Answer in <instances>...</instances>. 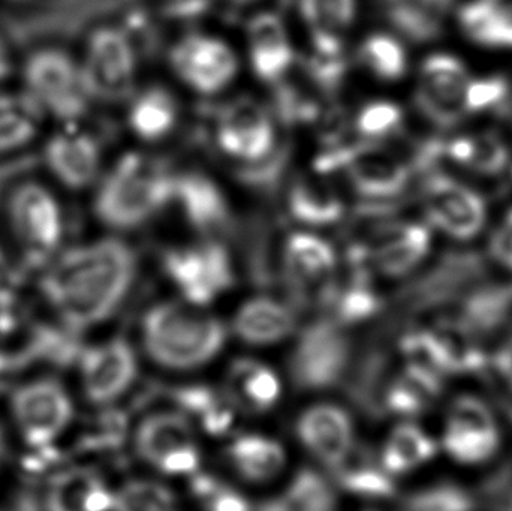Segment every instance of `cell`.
I'll return each instance as SVG.
<instances>
[{
	"mask_svg": "<svg viewBox=\"0 0 512 511\" xmlns=\"http://www.w3.org/2000/svg\"><path fill=\"white\" fill-rule=\"evenodd\" d=\"M405 2L429 9V11L436 12V14L442 15V17H447L456 8L459 0H405Z\"/></svg>",
	"mask_w": 512,
	"mask_h": 511,
	"instance_id": "9f6ffc18",
	"label": "cell"
},
{
	"mask_svg": "<svg viewBox=\"0 0 512 511\" xmlns=\"http://www.w3.org/2000/svg\"><path fill=\"white\" fill-rule=\"evenodd\" d=\"M354 359V345L343 327L325 317L298 336L289 356V377L301 392H324L339 386Z\"/></svg>",
	"mask_w": 512,
	"mask_h": 511,
	"instance_id": "8992f818",
	"label": "cell"
},
{
	"mask_svg": "<svg viewBox=\"0 0 512 511\" xmlns=\"http://www.w3.org/2000/svg\"><path fill=\"white\" fill-rule=\"evenodd\" d=\"M173 200L195 230L210 233L224 227L230 219L227 197L206 174L191 171L176 176Z\"/></svg>",
	"mask_w": 512,
	"mask_h": 511,
	"instance_id": "83f0119b",
	"label": "cell"
},
{
	"mask_svg": "<svg viewBox=\"0 0 512 511\" xmlns=\"http://www.w3.org/2000/svg\"><path fill=\"white\" fill-rule=\"evenodd\" d=\"M282 272L295 311L312 305L325 309L337 287L336 249L318 234L298 231L283 245Z\"/></svg>",
	"mask_w": 512,
	"mask_h": 511,
	"instance_id": "ba28073f",
	"label": "cell"
},
{
	"mask_svg": "<svg viewBox=\"0 0 512 511\" xmlns=\"http://www.w3.org/2000/svg\"><path fill=\"white\" fill-rule=\"evenodd\" d=\"M20 90L38 108L45 122L81 123L93 99L80 60L60 45L33 48L17 66Z\"/></svg>",
	"mask_w": 512,
	"mask_h": 511,
	"instance_id": "5b68a950",
	"label": "cell"
},
{
	"mask_svg": "<svg viewBox=\"0 0 512 511\" xmlns=\"http://www.w3.org/2000/svg\"><path fill=\"white\" fill-rule=\"evenodd\" d=\"M24 284V267L11 249L0 243V311L11 309Z\"/></svg>",
	"mask_w": 512,
	"mask_h": 511,
	"instance_id": "f907efd6",
	"label": "cell"
},
{
	"mask_svg": "<svg viewBox=\"0 0 512 511\" xmlns=\"http://www.w3.org/2000/svg\"><path fill=\"white\" fill-rule=\"evenodd\" d=\"M385 17L394 30L408 41L424 44L441 38L445 17L405 0H382Z\"/></svg>",
	"mask_w": 512,
	"mask_h": 511,
	"instance_id": "60d3db41",
	"label": "cell"
},
{
	"mask_svg": "<svg viewBox=\"0 0 512 511\" xmlns=\"http://www.w3.org/2000/svg\"><path fill=\"white\" fill-rule=\"evenodd\" d=\"M475 141L474 137L453 138V140L445 141V158L456 164L463 165L468 168L471 164L472 156H474Z\"/></svg>",
	"mask_w": 512,
	"mask_h": 511,
	"instance_id": "db71d44e",
	"label": "cell"
},
{
	"mask_svg": "<svg viewBox=\"0 0 512 511\" xmlns=\"http://www.w3.org/2000/svg\"><path fill=\"white\" fill-rule=\"evenodd\" d=\"M490 255L496 263L512 270V209L492 234L489 245Z\"/></svg>",
	"mask_w": 512,
	"mask_h": 511,
	"instance_id": "f5cc1de1",
	"label": "cell"
},
{
	"mask_svg": "<svg viewBox=\"0 0 512 511\" xmlns=\"http://www.w3.org/2000/svg\"><path fill=\"white\" fill-rule=\"evenodd\" d=\"M222 392L234 410L255 416L267 413L277 404L280 381L264 363L242 357L231 363Z\"/></svg>",
	"mask_w": 512,
	"mask_h": 511,
	"instance_id": "484cf974",
	"label": "cell"
},
{
	"mask_svg": "<svg viewBox=\"0 0 512 511\" xmlns=\"http://www.w3.org/2000/svg\"><path fill=\"white\" fill-rule=\"evenodd\" d=\"M164 269L185 302L200 308L215 302L234 284L230 254L216 242L170 249Z\"/></svg>",
	"mask_w": 512,
	"mask_h": 511,
	"instance_id": "30bf717a",
	"label": "cell"
},
{
	"mask_svg": "<svg viewBox=\"0 0 512 511\" xmlns=\"http://www.w3.org/2000/svg\"><path fill=\"white\" fill-rule=\"evenodd\" d=\"M327 176L321 171L300 174L289 185V215L304 227H331L345 215V201Z\"/></svg>",
	"mask_w": 512,
	"mask_h": 511,
	"instance_id": "d4e9b609",
	"label": "cell"
},
{
	"mask_svg": "<svg viewBox=\"0 0 512 511\" xmlns=\"http://www.w3.org/2000/svg\"><path fill=\"white\" fill-rule=\"evenodd\" d=\"M80 359L84 393L92 404L117 401L137 380V354L123 336L89 348Z\"/></svg>",
	"mask_w": 512,
	"mask_h": 511,
	"instance_id": "ffe728a7",
	"label": "cell"
},
{
	"mask_svg": "<svg viewBox=\"0 0 512 511\" xmlns=\"http://www.w3.org/2000/svg\"><path fill=\"white\" fill-rule=\"evenodd\" d=\"M279 498L285 511H337L333 483L312 468L298 471Z\"/></svg>",
	"mask_w": 512,
	"mask_h": 511,
	"instance_id": "b9f144b4",
	"label": "cell"
},
{
	"mask_svg": "<svg viewBox=\"0 0 512 511\" xmlns=\"http://www.w3.org/2000/svg\"><path fill=\"white\" fill-rule=\"evenodd\" d=\"M39 290L68 329L108 320L134 285L137 260L117 237L66 245L39 270Z\"/></svg>",
	"mask_w": 512,
	"mask_h": 511,
	"instance_id": "6da1fadb",
	"label": "cell"
},
{
	"mask_svg": "<svg viewBox=\"0 0 512 511\" xmlns=\"http://www.w3.org/2000/svg\"><path fill=\"white\" fill-rule=\"evenodd\" d=\"M512 311L511 285H481L469 291L459 323L472 335L489 333L507 321Z\"/></svg>",
	"mask_w": 512,
	"mask_h": 511,
	"instance_id": "8d00e7d4",
	"label": "cell"
},
{
	"mask_svg": "<svg viewBox=\"0 0 512 511\" xmlns=\"http://www.w3.org/2000/svg\"><path fill=\"white\" fill-rule=\"evenodd\" d=\"M390 357L378 344H370L352 359L343 380L346 398L363 416L381 419L384 398L390 384Z\"/></svg>",
	"mask_w": 512,
	"mask_h": 511,
	"instance_id": "cb8c5ba5",
	"label": "cell"
},
{
	"mask_svg": "<svg viewBox=\"0 0 512 511\" xmlns=\"http://www.w3.org/2000/svg\"><path fill=\"white\" fill-rule=\"evenodd\" d=\"M114 511H179L170 489L152 480H131L114 495Z\"/></svg>",
	"mask_w": 512,
	"mask_h": 511,
	"instance_id": "ee69618b",
	"label": "cell"
},
{
	"mask_svg": "<svg viewBox=\"0 0 512 511\" xmlns=\"http://www.w3.org/2000/svg\"><path fill=\"white\" fill-rule=\"evenodd\" d=\"M3 221L24 269L39 272L66 246V215L56 188L44 180L15 183L3 201Z\"/></svg>",
	"mask_w": 512,
	"mask_h": 511,
	"instance_id": "277c9868",
	"label": "cell"
},
{
	"mask_svg": "<svg viewBox=\"0 0 512 511\" xmlns=\"http://www.w3.org/2000/svg\"><path fill=\"white\" fill-rule=\"evenodd\" d=\"M41 155L48 177L66 191L95 188L101 177V144L80 123L57 125L45 138Z\"/></svg>",
	"mask_w": 512,
	"mask_h": 511,
	"instance_id": "7c38bea8",
	"label": "cell"
},
{
	"mask_svg": "<svg viewBox=\"0 0 512 511\" xmlns=\"http://www.w3.org/2000/svg\"><path fill=\"white\" fill-rule=\"evenodd\" d=\"M177 119L179 105L176 98L161 86L147 87L129 104V128L138 138L149 143L167 138Z\"/></svg>",
	"mask_w": 512,
	"mask_h": 511,
	"instance_id": "836d02e7",
	"label": "cell"
},
{
	"mask_svg": "<svg viewBox=\"0 0 512 511\" xmlns=\"http://www.w3.org/2000/svg\"><path fill=\"white\" fill-rule=\"evenodd\" d=\"M481 498L489 511H512V470L502 468L483 486Z\"/></svg>",
	"mask_w": 512,
	"mask_h": 511,
	"instance_id": "816d5d0a",
	"label": "cell"
},
{
	"mask_svg": "<svg viewBox=\"0 0 512 511\" xmlns=\"http://www.w3.org/2000/svg\"><path fill=\"white\" fill-rule=\"evenodd\" d=\"M78 60L93 102H120L132 95L137 60L131 39L119 27H95Z\"/></svg>",
	"mask_w": 512,
	"mask_h": 511,
	"instance_id": "9c48e42d",
	"label": "cell"
},
{
	"mask_svg": "<svg viewBox=\"0 0 512 511\" xmlns=\"http://www.w3.org/2000/svg\"><path fill=\"white\" fill-rule=\"evenodd\" d=\"M17 72V63L14 60L8 41L0 33V87Z\"/></svg>",
	"mask_w": 512,
	"mask_h": 511,
	"instance_id": "11a10c76",
	"label": "cell"
},
{
	"mask_svg": "<svg viewBox=\"0 0 512 511\" xmlns=\"http://www.w3.org/2000/svg\"><path fill=\"white\" fill-rule=\"evenodd\" d=\"M225 453L231 467L252 483L270 482L286 464L283 447L262 435H240L231 441Z\"/></svg>",
	"mask_w": 512,
	"mask_h": 511,
	"instance_id": "e575fe53",
	"label": "cell"
},
{
	"mask_svg": "<svg viewBox=\"0 0 512 511\" xmlns=\"http://www.w3.org/2000/svg\"><path fill=\"white\" fill-rule=\"evenodd\" d=\"M141 336L147 356L156 365L171 371H192L221 353L227 329L200 306L162 302L144 315Z\"/></svg>",
	"mask_w": 512,
	"mask_h": 511,
	"instance_id": "3957f363",
	"label": "cell"
},
{
	"mask_svg": "<svg viewBox=\"0 0 512 511\" xmlns=\"http://www.w3.org/2000/svg\"><path fill=\"white\" fill-rule=\"evenodd\" d=\"M511 102L510 81L502 75L471 78L465 92L466 114H480L486 111L507 110Z\"/></svg>",
	"mask_w": 512,
	"mask_h": 511,
	"instance_id": "bcb514c9",
	"label": "cell"
},
{
	"mask_svg": "<svg viewBox=\"0 0 512 511\" xmlns=\"http://www.w3.org/2000/svg\"><path fill=\"white\" fill-rule=\"evenodd\" d=\"M321 173L340 170L360 197L388 201L399 197L409 183L411 168L381 143H360L330 150L316 164Z\"/></svg>",
	"mask_w": 512,
	"mask_h": 511,
	"instance_id": "52a82bcc",
	"label": "cell"
},
{
	"mask_svg": "<svg viewBox=\"0 0 512 511\" xmlns=\"http://www.w3.org/2000/svg\"><path fill=\"white\" fill-rule=\"evenodd\" d=\"M331 474L340 489L364 500H387L396 492L393 479L382 467L381 459L364 444H355Z\"/></svg>",
	"mask_w": 512,
	"mask_h": 511,
	"instance_id": "f546056e",
	"label": "cell"
},
{
	"mask_svg": "<svg viewBox=\"0 0 512 511\" xmlns=\"http://www.w3.org/2000/svg\"><path fill=\"white\" fill-rule=\"evenodd\" d=\"M84 447L98 452L117 453L125 444L129 429V416L123 410H107L98 416Z\"/></svg>",
	"mask_w": 512,
	"mask_h": 511,
	"instance_id": "c3c4849f",
	"label": "cell"
},
{
	"mask_svg": "<svg viewBox=\"0 0 512 511\" xmlns=\"http://www.w3.org/2000/svg\"><path fill=\"white\" fill-rule=\"evenodd\" d=\"M403 125V110L393 101H370L355 116V131L361 141L379 143L393 137Z\"/></svg>",
	"mask_w": 512,
	"mask_h": 511,
	"instance_id": "7bdbcfd3",
	"label": "cell"
},
{
	"mask_svg": "<svg viewBox=\"0 0 512 511\" xmlns=\"http://www.w3.org/2000/svg\"><path fill=\"white\" fill-rule=\"evenodd\" d=\"M436 443L415 425L397 426L382 450L381 464L390 476H403L432 461Z\"/></svg>",
	"mask_w": 512,
	"mask_h": 511,
	"instance_id": "d590c367",
	"label": "cell"
},
{
	"mask_svg": "<svg viewBox=\"0 0 512 511\" xmlns=\"http://www.w3.org/2000/svg\"><path fill=\"white\" fill-rule=\"evenodd\" d=\"M3 452H5V441H3L2 431H0V462H2Z\"/></svg>",
	"mask_w": 512,
	"mask_h": 511,
	"instance_id": "94428289",
	"label": "cell"
},
{
	"mask_svg": "<svg viewBox=\"0 0 512 511\" xmlns=\"http://www.w3.org/2000/svg\"><path fill=\"white\" fill-rule=\"evenodd\" d=\"M381 309V297L370 284L366 269L361 267L348 285L336 287L325 311L330 312L328 318L334 323L346 327L372 320Z\"/></svg>",
	"mask_w": 512,
	"mask_h": 511,
	"instance_id": "74e56055",
	"label": "cell"
},
{
	"mask_svg": "<svg viewBox=\"0 0 512 511\" xmlns=\"http://www.w3.org/2000/svg\"><path fill=\"white\" fill-rule=\"evenodd\" d=\"M174 179L159 159L146 153H126L99 177L93 213L110 230L140 227L173 200Z\"/></svg>",
	"mask_w": 512,
	"mask_h": 511,
	"instance_id": "7a4b0ae2",
	"label": "cell"
},
{
	"mask_svg": "<svg viewBox=\"0 0 512 511\" xmlns=\"http://www.w3.org/2000/svg\"><path fill=\"white\" fill-rule=\"evenodd\" d=\"M162 2L167 3V5L182 6L189 5V3L192 2H197V0H162Z\"/></svg>",
	"mask_w": 512,
	"mask_h": 511,
	"instance_id": "91938a15",
	"label": "cell"
},
{
	"mask_svg": "<svg viewBox=\"0 0 512 511\" xmlns=\"http://www.w3.org/2000/svg\"><path fill=\"white\" fill-rule=\"evenodd\" d=\"M113 504L114 495L89 468L62 471L48 486V511H110Z\"/></svg>",
	"mask_w": 512,
	"mask_h": 511,
	"instance_id": "f1b7e54d",
	"label": "cell"
},
{
	"mask_svg": "<svg viewBox=\"0 0 512 511\" xmlns=\"http://www.w3.org/2000/svg\"><path fill=\"white\" fill-rule=\"evenodd\" d=\"M484 275L486 264L478 252H448L403 293V299L412 309L435 308L474 290Z\"/></svg>",
	"mask_w": 512,
	"mask_h": 511,
	"instance_id": "44dd1931",
	"label": "cell"
},
{
	"mask_svg": "<svg viewBox=\"0 0 512 511\" xmlns=\"http://www.w3.org/2000/svg\"><path fill=\"white\" fill-rule=\"evenodd\" d=\"M474 507L475 501L465 489L444 483L412 495L399 511H474Z\"/></svg>",
	"mask_w": 512,
	"mask_h": 511,
	"instance_id": "7dc6e473",
	"label": "cell"
},
{
	"mask_svg": "<svg viewBox=\"0 0 512 511\" xmlns=\"http://www.w3.org/2000/svg\"><path fill=\"white\" fill-rule=\"evenodd\" d=\"M231 5L236 6H252L256 5V3L262 2V0H228Z\"/></svg>",
	"mask_w": 512,
	"mask_h": 511,
	"instance_id": "680465c9",
	"label": "cell"
},
{
	"mask_svg": "<svg viewBox=\"0 0 512 511\" xmlns=\"http://www.w3.org/2000/svg\"><path fill=\"white\" fill-rule=\"evenodd\" d=\"M469 81L471 75L459 57L448 53L430 54L420 66L415 107L433 125L453 128L468 116L465 92Z\"/></svg>",
	"mask_w": 512,
	"mask_h": 511,
	"instance_id": "4fadbf2b",
	"label": "cell"
},
{
	"mask_svg": "<svg viewBox=\"0 0 512 511\" xmlns=\"http://www.w3.org/2000/svg\"><path fill=\"white\" fill-rule=\"evenodd\" d=\"M135 452L167 476L191 477L200 471V449L191 422L182 411L147 416L135 432Z\"/></svg>",
	"mask_w": 512,
	"mask_h": 511,
	"instance_id": "8fae6325",
	"label": "cell"
},
{
	"mask_svg": "<svg viewBox=\"0 0 512 511\" xmlns=\"http://www.w3.org/2000/svg\"><path fill=\"white\" fill-rule=\"evenodd\" d=\"M496 365H498L499 372L504 375L505 380L510 383L512 387V344L505 347L501 353L496 357Z\"/></svg>",
	"mask_w": 512,
	"mask_h": 511,
	"instance_id": "6f0895ef",
	"label": "cell"
},
{
	"mask_svg": "<svg viewBox=\"0 0 512 511\" xmlns=\"http://www.w3.org/2000/svg\"><path fill=\"white\" fill-rule=\"evenodd\" d=\"M295 329L297 311L289 303L267 296L243 303L233 320L234 335L256 347L285 341Z\"/></svg>",
	"mask_w": 512,
	"mask_h": 511,
	"instance_id": "4316f807",
	"label": "cell"
},
{
	"mask_svg": "<svg viewBox=\"0 0 512 511\" xmlns=\"http://www.w3.org/2000/svg\"><path fill=\"white\" fill-rule=\"evenodd\" d=\"M423 207L430 225L460 242L474 239L486 225L483 197L439 171L423 177Z\"/></svg>",
	"mask_w": 512,
	"mask_h": 511,
	"instance_id": "5bb4252c",
	"label": "cell"
},
{
	"mask_svg": "<svg viewBox=\"0 0 512 511\" xmlns=\"http://www.w3.org/2000/svg\"><path fill=\"white\" fill-rule=\"evenodd\" d=\"M360 0H298L301 20L310 35L343 38L357 20Z\"/></svg>",
	"mask_w": 512,
	"mask_h": 511,
	"instance_id": "ab89813d",
	"label": "cell"
},
{
	"mask_svg": "<svg viewBox=\"0 0 512 511\" xmlns=\"http://www.w3.org/2000/svg\"><path fill=\"white\" fill-rule=\"evenodd\" d=\"M216 141L228 158L256 164L273 152L276 128L264 105L255 99H234L219 113Z\"/></svg>",
	"mask_w": 512,
	"mask_h": 511,
	"instance_id": "e0dca14e",
	"label": "cell"
},
{
	"mask_svg": "<svg viewBox=\"0 0 512 511\" xmlns=\"http://www.w3.org/2000/svg\"><path fill=\"white\" fill-rule=\"evenodd\" d=\"M298 440L330 470L336 468L355 446V428L345 408L334 404L313 405L298 417Z\"/></svg>",
	"mask_w": 512,
	"mask_h": 511,
	"instance_id": "7402d4cb",
	"label": "cell"
},
{
	"mask_svg": "<svg viewBox=\"0 0 512 511\" xmlns=\"http://www.w3.org/2000/svg\"><path fill=\"white\" fill-rule=\"evenodd\" d=\"M164 392L179 407V411L197 420L207 434L222 437L230 432L236 410L225 398L224 392L206 384L170 387Z\"/></svg>",
	"mask_w": 512,
	"mask_h": 511,
	"instance_id": "d6a6232c",
	"label": "cell"
},
{
	"mask_svg": "<svg viewBox=\"0 0 512 511\" xmlns=\"http://www.w3.org/2000/svg\"><path fill=\"white\" fill-rule=\"evenodd\" d=\"M45 119L20 89L0 87V158L32 146Z\"/></svg>",
	"mask_w": 512,
	"mask_h": 511,
	"instance_id": "1f68e13d",
	"label": "cell"
},
{
	"mask_svg": "<svg viewBox=\"0 0 512 511\" xmlns=\"http://www.w3.org/2000/svg\"><path fill=\"white\" fill-rule=\"evenodd\" d=\"M501 437L495 414L474 396H460L448 411L442 444L448 455L463 465L489 461L498 452Z\"/></svg>",
	"mask_w": 512,
	"mask_h": 511,
	"instance_id": "ac0fdd59",
	"label": "cell"
},
{
	"mask_svg": "<svg viewBox=\"0 0 512 511\" xmlns=\"http://www.w3.org/2000/svg\"><path fill=\"white\" fill-rule=\"evenodd\" d=\"M189 486L204 511H254L245 495L212 474H194Z\"/></svg>",
	"mask_w": 512,
	"mask_h": 511,
	"instance_id": "f6af8a7d",
	"label": "cell"
},
{
	"mask_svg": "<svg viewBox=\"0 0 512 511\" xmlns=\"http://www.w3.org/2000/svg\"><path fill=\"white\" fill-rule=\"evenodd\" d=\"M249 60L256 77L265 83H280L295 62L288 27L279 12L261 9L246 24Z\"/></svg>",
	"mask_w": 512,
	"mask_h": 511,
	"instance_id": "603a6c76",
	"label": "cell"
},
{
	"mask_svg": "<svg viewBox=\"0 0 512 511\" xmlns=\"http://www.w3.org/2000/svg\"><path fill=\"white\" fill-rule=\"evenodd\" d=\"M171 66L189 89L212 96L224 92L236 80L239 59L224 39L209 33H191L171 51Z\"/></svg>",
	"mask_w": 512,
	"mask_h": 511,
	"instance_id": "9a60e30c",
	"label": "cell"
},
{
	"mask_svg": "<svg viewBox=\"0 0 512 511\" xmlns=\"http://www.w3.org/2000/svg\"><path fill=\"white\" fill-rule=\"evenodd\" d=\"M358 60L373 77L385 83L402 80L408 71V54L400 39L391 33L375 32L364 38Z\"/></svg>",
	"mask_w": 512,
	"mask_h": 511,
	"instance_id": "f35d334b",
	"label": "cell"
},
{
	"mask_svg": "<svg viewBox=\"0 0 512 511\" xmlns=\"http://www.w3.org/2000/svg\"><path fill=\"white\" fill-rule=\"evenodd\" d=\"M460 29L489 48H512V0H466L457 6Z\"/></svg>",
	"mask_w": 512,
	"mask_h": 511,
	"instance_id": "4dcf8cb0",
	"label": "cell"
},
{
	"mask_svg": "<svg viewBox=\"0 0 512 511\" xmlns=\"http://www.w3.org/2000/svg\"><path fill=\"white\" fill-rule=\"evenodd\" d=\"M11 408L21 437L35 449L53 443L74 417L68 392L53 380L21 386L12 396Z\"/></svg>",
	"mask_w": 512,
	"mask_h": 511,
	"instance_id": "2e32d148",
	"label": "cell"
},
{
	"mask_svg": "<svg viewBox=\"0 0 512 511\" xmlns=\"http://www.w3.org/2000/svg\"><path fill=\"white\" fill-rule=\"evenodd\" d=\"M432 233L420 222L387 221L358 251L360 264H372L373 269L388 278L408 275L429 254Z\"/></svg>",
	"mask_w": 512,
	"mask_h": 511,
	"instance_id": "d6986e66",
	"label": "cell"
},
{
	"mask_svg": "<svg viewBox=\"0 0 512 511\" xmlns=\"http://www.w3.org/2000/svg\"><path fill=\"white\" fill-rule=\"evenodd\" d=\"M475 149L469 170L483 176H498L510 164V149L504 138L495 132H484L474 137Z\"/></svg>",
	"mask_w": 512,
	"mask_h": 511,
	"instance_id": "681fc988",
	"label": "cell"
}]
</instances>
